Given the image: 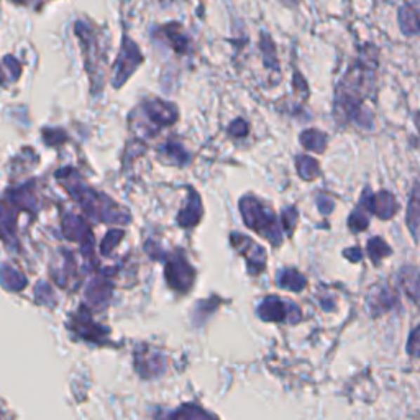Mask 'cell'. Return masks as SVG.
<instances>
[{
	"mask_svg": "<svg viewBox=\"0 0 420 420\" xmlns=\"http://www.w3.org/2000/svg\"><path fill=\"white\" fill-rule=\"evenodd\" d=\"M415 125H417V129H419V131H420V112H417V114H415Z\"/></svg>",
	"mask_w": 420,
	"mask_h": 420,
	"instance_id": "obj_35",
	"label": "cell"
},
{
	"mask_svg": "<svg viewBox=\"0 0 420 420\" xmlns=\"http://www.w3.org/2000/svg\"><path fill=\"white\" fill-rule=\"evenodd\" d=\"M258 314L263 320L266 322H281L287 319V315H294L296 322L301 320V310L299 307L296 304H292L289 301V304L284 301H281L280 297L276 296H270L266 297L265 301H263V304L260 306V309H258ZM291 322H292V317H291Z\"/></svg>",
	"mask_w": 420,
	"mask_h": 420,
	"instance_id": "obj_7",
	"label": "cell"
},
{
	"mask_svg": "<svg viewBox=\"0 0 420 420\" xmlns=\"http://www.w3.org/2000/svg\"><path fill=\"white\" fill-rule=\"evenodd\" d=\"M230 133L232 135H237V136H242L247 133V124L243 120H237L233 122L230 125Z\"/></svg>",
	"mask_w": 420,
	"mask_h": 420,
	"instance_id": "obj_33",
	"label": "cell"
},
{
	"mask_svg": "<svg viewBox=\"0 0 420 420\" xmlns=\"http://www.w3.org/2000/svg\"><path fill=\"white\" fill-rule=\"evenodd\" d=\"M296 221H297V212L296 209H286L284 212H282V225L287 232H292V228L296 225Z\"/></svg>",
	"mask_w": 420,
	"mask_h": 420,
	"instance_id": "obj_31",
	"label": "cell"
},
{
	"mask_svg": "<svg viewBox=\"0 0 420 420\" xmlns=\"http://www.w3.org/2000/svg\"><path fill=\"white\" fill-rule=\"evenodd\" d=\"M136 369L140 371L141 376H156L163 373L164 369V360L159 353H150V351H145L143 355L136 353Z\"/></svg>",
	"mask_w": 420,
	"mask_h": 420,
	"instance_id": "obj_15",
	"label": "cell"
},
{
	"mask_svg": "<svg viewBox=\"0 0 420 420\" xmlns=\"http://www.w3.org/2000/svg\"><path fill=\"white\" fill-rule=\"evenodd\" d=\"M58 179H63V185L70 190L72 197L81 204L87 216L99 222L110 223H126L130 222V216L124 209H120L115 202L107 199V195L97 194L94 189L87 188L84 183L77 179L76 174L71 173V169H61L56 174Z\"/></svg>",
	"mask_w": 420,
	"mask_h": 420,
	"instance_id": "obj_2",
	"label": "cell"
},
{
	"mask_svg": "<svg viewBox=\"0 0 420 420\" xmlns=\"http://www.w3.org/2000/svg\"><path fill=\"white\" fill-rule=\"evenodd\" d=\"M281 287H284V289H291V291H302L306 287V277L301 275V273H297L296 270H284L281 273L280 280Z\"/></svg>",
	"mask_w": 420,
	"mask_h": 420,
	"instance_id": "obj_20",
	"label": "cell"
},
{
	"mask_svg": "<svg viewBox=\"0 0 420 420\" xmlns=\"http://www.w3.org/2000/svg\"><path fill=\"white\" fill-rule=\"evenodd\" d=\"M400 286L405 294L420 307V268H404L400 271Z\"/></svg>",
	"mask_w": 420,
	"mask_h": 420,
	"instance_id": "obj_14",
	"label": "cell"
},
{
	"mask_svg": "<svg viewBox=\"0 0 420 420\" xmlns=\"http://www.w3.org/2000/svg\"><path fill=\"white\" fill-rule=\"evenodd\" d=\"M399 25L407 37L420 33V2H407L399 8Z\"/></svg>",
	"mask_w": 420,
	"mask_h": 420,
	"instance_id": "obj_13",
	"label": "cell"
},
{
	"mask_svg": "<svg viewBox=\"0 0 420 420\" xmlns=\"http://www.w3.org/2000/svg\"><path fill=\"white\" fill-rule=\"evenodd\" d=\"M374 71L376 61H356L336 91V109L361 126H371V115L363 107V100L373 91Z\"/></svg>",
	"mask_w": 420,
	"mask_h": 420,
	"instance_id": "obj_1",
	"label": "cell"
},
{
	"mask_svg": "<svg viewBox=\"0 0 420 420\" xmlns=\"http://www.w3.org/2000/svg\"><path fill=\"white\" fill-rule=\"evenodd\" d=\"M369 225V212L365 207L358 205L348 218V227L351 232H363Z\"/></svg>",
	"mask_w": 420,
	"mask_h": 420,
	"instance_id": "obj_25",
	"label": "cell"
},
{
	"mask_svg": "<svg viewBox=\"0 0 420 420\" xmlns=\"http://www.w3.org/2000/svg\"><path fill=\"white\" fill-rule=\"evenodd\" d=\"M2 284L8 291H20L27 286L25 276L20 275L17 270H13L8 265L2 266Z\"/></svg>",
	"mask_w": 420,
	"mask_h": 420,
	"instance_id": "obj_19",
	"label": "cell"
},
{
	"mask_svg": "<svg viewBox=\"0 0 420 420\" xmlns=\"http://www.w3.org/2000/svg\"><path fill=\"white\" fill-rule=\"evenodd\" d=\"M143 63V56L130 38H124L122 41V50L119 53L115 63V74H114V87H120L124 82L129 79L131 72H133L138 65Z\"/></svg>",
	"mask_w": 420,
	"mask_h": 420,
	"instance_id": "obj_4",
	"label": "cell"
},
{
	"mask_svg": "<svg viewBox=\"0 0 420 420\" xmlns=\"http://www.w3.org/2000/svg\"><path fill=\"white\" fill-rule=\"evenodd\" d=\"M35 296L40 304H51V302L55 301V296H53L50 286H48L46 282H40V284L37 286ZM53 304H55V302H53Z\"/></svg>",
	"mask_w": 420,
	"mask_h": 420,
	"instance_id": "obj_30",
	"label": "cell"
},
{
	"mask_svg": "<svg viewBox=\"0 0 420 420\" xmlns=\"http://www.w3.org/2000/svg\"><path fill=\"white\" fill-rule=\"evenodd\" d=\"M317 205H319L322 214H330L335 202L329 197V195H319V197H317Z\"/></svg>",
	"mask_w": 420,
	"mask_h": 420,
	"instance_id": "obj_32",
	"label": "cell"
},
{
	"mask_svg": "<svg viewBox=\"0 0 420 420\" xmlns=\"http://www.w3.org/2000/svg\"><path fill=\"white\" fill-rule=\"evenodd\" d=\"M301 141L307 150H314L317 153H322L327 145V135L319 130H307L301 135Z\"/></svg>",
	"mask_w": 420,
	"mask_h": 420,
	"instance_id": "obj_21",
	"label": "cell"
},
{
	"mask_svg": "<svg viewBox=\"0 0 420 420\" xmlns=\"http://www.w3.org/2000/svg\"><path fill=\"white\" fill-rule=\"evenodd\" d=\"M296 163L301 178H304L306 181H312L319 176V163L310 156H299Z\"/></svg>",
	"mask_w": 420,
	"mask_h": 420,
	"instance_id": "obj_24",
	"label": "cell"
},
{
	"mask_svg": "<svg viewBox=\"0 0 420 420\" xmlns=\"http://www.w3.org/2000/svg\"><path fill=\"white\" fill-rule=\"evenodd\" d=\"M407 225L415 240L420 243V183L414 185L407 207Z\"/></svg>",
	"mask_w": 420,
	"mask_h": 420,
	"instance_id": "obj_16",
	"label": "cell"
},
{
	"mask_svg": "<svg viewBox=\"0 0 420 420\" xmlns=\"http://www.w3.org/2000/svg\"><path fill=\"white\" fill-rule=\"evenodd\" d=\"M122 237H124V232H119V230H110L107 233V237L104 238V242H102V247H100L102 253H104V255H110L112 250L119 245Z\"/></svg>",
	"mask_w": 420,
	"mask_h": 420,
	"instance_id": "obj_27",
	"label": "cell"
},
{
	"mask_svg": "<svg viewBox=\"0 0 420 420\" xmlns=\"http://www.w3.org/2000/svg\"><path fill=\"white\" fill-rule=\"evenodd\" d=\"M345 256L348 258V260L356 263V261L361 260V251L358 250V248H350L348 251H345Z\"/></svg>",
	"mask_w": 420,
	"mask_h": 420,
	"instance_id": "obj_34",
	"label": "cell"
},
{
	"mask_svg": "<svg viewBox=\"0 0 420 420\" xmlns=\"http://www.w3.org/2000/svg\"><path fill=\"white\" fill-rule=\"evenodd\" d=\"M169 420H216L212 415L204 412L202 409L195 407V405H184L178 412L171 415Z\"/></svg>",
	"mask_w": 420,
	"mask_h": 420,
	"instance_id": "obj_22",
	"label": "cell"
},
{
	"mask_svg": "<svg viewBox=\"0 0 420 420\" xmlns=\"http://www.w3.org/2000/svg\"><path fill=\"white\" fill-rule=\"evenodd\" d=\"M200 216H202V207H200V199L199 195L190 190V197H189V204L185 205V209L181 210V214L178 216V222L181 227H192L199 222Z\"/></svg>",
	"mask_w": 420,
	"mask_h": 420,
	"instance_id": "obj_17",
	"label": "cell"
},
{
	"mask_svg": "<svg viewBox=\"0 0 420 420\" xmlns=\"http://www.w3.org/2000/svg\"><path fill=\"white\" fill-rule=\"evenodd\" d=\"M232 245L235 247V250L242 253L243 256L248 260V268L253 275H258L261 270H265V261H266V253L263 248L251 240V238H247L242 233H232Z\"/></svg>",
	"mask_w": 420,
	"mask_h": 420,
	"instance_id": "obj_8",
	"label": "cell"
},
{
	"mask_svg": "<svg viewBox=\"0 0 420 420\" xmlns=\"http://www.w3.org/2000/svg\"><path fill=\"white\" fill-rule=\"evenodd\" d=\"M63 227H65V233L70 240L79 242L86 253L91 251V247L94 245V238H92L89 227L82 222V218H79L77 216H72V214H67L65 217Z\"/></svg>",
	"mask_w": 420,
	"mask_h": 420,
	"instance_id": "obj_10",
	"label": "cell"
},
{
	"mask_svg": "<svg viewBox=\"0 0 420 420\" xmlns=\"http://www.w3.org/2000/svg\"><path fill=\"white\" fill-rule=\"evenodd\" d=\"M70 327L71 330L77 332V335H79L81 339L97 341V343H102L107 334V330H104L99 325H96L94 322L91 320V317H87V314H79L72 317Z\"/></svg>",
	"mask_w": 420,
	"mask_h": 420,
	"instance_id": "obj_12",
	"label": "cell"
},
{
	"mask_svg": "<svg viewBox=\"0 0 420 420\" xmlns=\"http://www.w3.org/2000/svg\"><path fill=\"white\" fill-rule=\"evenodd\" d=\"M395 304H398V292L389 286L373 287L368 297V306L373 315L383 314V312L393 309Z\"/></svg>",
	"mask_w": 420,
	"mask_h": 420,
	"instance_id": "obj_11",
	"label": "cell"
},
{
	"mask_svg": "<svg viewBox=\"0 0 420 420\" xmlns=\"http://www.w3.org/2000/svg\"><path fill=\"white\" fill-rule=\"evenodd\" d=\"M242 216L245 218V223L253 230L261 233L268 240L275 245L281 243V230L277 225V218L270 209H266L260 200L253 195H245L240 200Z\"/></svg>",
	"mask_w": 420,
	"mask_h": 420,
	"instance_id": "obj_3",
	"label": "cell"
},
{
	"mask_svg": "<svg viewBox=\"0 0 420 420\" xmlns=\"http://www.w3.org/2000/svg\"><path fill=\"white\" fill-rule=\"evenodd\" d=\"M407 353L414 358H420V325L410 332L407 341Z\"/></svg>",
	"mask_w": 420,
	"mask_h": 420,
	"instance_id": "obj_29",
	"label": "cell"
},
{
	"mask_svg": "<svg viewBox=\"0 0 420 420\" xmlns=\"http://www.w3.org/2000/svg\"><path fill=\"white\" fill-rule=\"evenodd\" d=\"M143 114L146 115V122L155 125L156 129H163L166 125L174 124L178 119V110L173 104L163 100H151L143 104Z\"/></svg>",
	"mask_w": 420,
	"mask_h": 420,
	"instance_id": "obj_9",
	"label": "cell"
},
{
	"mask_svg": "<svg viewBox=\"0 0 420 420\" xmlns=\"http://www.w3.org/2000/svg\"><path fill=\"white\" fill-rule=\"evenodd\" d=\"M110 294H112V286L104 280V277H96L86 291V297L94 306L105 304V302L109 301Z\"/></svg>",
	"mask_w": 420,
	"mask_h": 420,
	"instance_id": "obj_18",
	"label": "cell"
},
{
	"mask_svg": "<svg viewBox=\"0 0 420 420\" xmlns=\"http://www.w3.org/2000/svg\"><path fill=\"white\" fill-rule=\"evenodd\" d=\"M163 151L166 153V156H168V158H173V161L176 164H184L185 161H188V155H185L183 146H179L176 143H168L163 148Z\"/></svg>",
	"mask_w": 420,
	"mask_h": 420,
	"instance_id": "obj_26",
	"label": "cell"
},
{
	"mask_svg": "<svg viewBox=\"0 0 420 420\" xmlns=\"http://www.w3.org/2000/svg\"><path fill=\"white\" fill-rule=\"evenodd\" d=\"M166 280H168V284L176 291H189L190 286L194 282L195 273L183 255H174L171 256L168 263H166Z\"/></svg>",
	"mask_w": 420,
	"mask_h": 420,
	"instance_id": "obj_6",
	"label": "cell"
},
{
	"mask_svg": "<svg viewBox=\"0 0 420 420\" xmlns=\"http://www.w3.org/2000/svg\"><path fill=\"white\" fill-rule=\"evenodd\" d=\"M361 207H365L369 214H374L376 217L383 218V221H388V218H393L399 210L398 200L389 190H379V192L371 194L368 189L365 190L363 197L360 200Z\"/></svg>",
	"mask_w": 420,
	"mask_h": 420,
	"instance_id": "obj_5",
	"label": "cell"
},
{
	"mask_svg": "<svg viewBox=\"0 0 420 420\" xmlns=\"http://www.w3.org/2000/svg\"><path fill=\"white\" fill-rule=\"evenodd\" d=\"M391 253H393L391 251V247L383 240V238L374 237L368 242V255L371 260H373V263H376V265H378L383 258L389 256Z\"/></svg>",
	"mask_w": 420,
	"mask_h": 420,
	"instance_id": "obj_23",
	"label": "cell"
},
{
	"mask_svg": "<svg viewBox=\"0 0 420 420\" xmlns=\"http://www.w3.org/2000/svg\"><path fill=\"white\" fill-rule=\"evenodd\" d=\"M166 37L169 38V41L173 40L174 50H178L181 55L185 53V48H188V40L181 35V33L178 32V28H166Z\"/></svg>",
	"mask_w": 420,
	"mask_h": 420,
	"instance_id": "obj_28",
	"label": "cell"
}]
</instances>
